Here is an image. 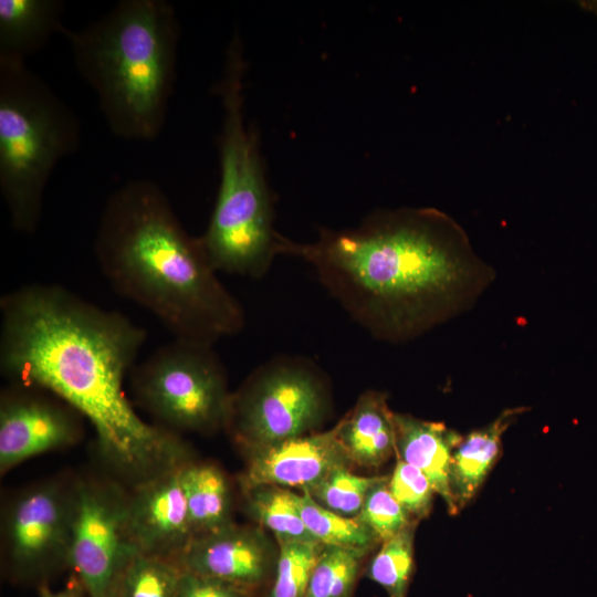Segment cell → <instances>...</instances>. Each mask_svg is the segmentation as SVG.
I'll list each match as a JSON object with an SVG mask.
<instances>
[{"label": "cell", "instance_id": "cell-16", "mask_svg": "<svg viewBox=\"0 0 597 597\" xmlns=\"http://www.w3.org/2000/svg\"><path fill=\"white\" fill-rule=\"evenodd\" d=\"M335 427L353 463L375 468L396 453L394 411L385 392L367 390L362 394Z\"/></svg>", "mask_w": 597, "mask_h": 597}, {"label": "cell", "instance_id": "cell-26", "mask_svg": "<svg viewBox=\"0 0 597 597\" xmlns=\"http://www.w3.org/2000/svg\"><path fill=\"white\" fill-rule=\"evenodd\" d=\"M279 554L268 597H305L321 544L279 541Z\"/></svg>", "mask_w": 597, "mask_h": 597}, {"label": "cell", "instance_id": "cell-2", "mask_svg": "<svg viewBox=\"0 0 597 597\" xmlns=\"http://www.w3.org/2000/svg\"><path fill=\"white\" fill-rule=\"evenodd\" d=\"M276 251L312 265L355 322L394 344L469 311L496 275L464 229L436 208L378 210L356 228H322L307 243L279 233Z\"/></svg>", "mask_w": 597, "mask_h": 597}, {"label": "cell", "instance_id": "cell-12", "mask_svg": "<svg viewBox=\"0 0 597 597\" xmlns=\"http://www.w3.org/2000/svg\"><path fill=\"white\" fill-rule=\"evenodd\" d=\"M277 554L262 527L231 523L193 537L176 563L181 569L253 594L273 579Z\"/></svg>", "mask_w": 597, "mask_h": 597}, {"label": "cell", "instance_id": "cell-20", "mask_svg": "<svg viewBox=\"0 0 597 597\" xmlns=\"http://www.w3.org/2000/svg\"><path fill=\"white\" fill-rule=\"evenodd\" d=\"M243 491L249 514L261 527L271 531L277 542L317 543L302 520L294 492L275 485H258Z\"/></svg>", "mask_w": 597, "mask_h": 597}, {"label": "cell", "instance_id": "cell-9", "mask_svg": "<svg viewBox=\"0 0 597 597\" xmlns=\"http://www.w3.org/2000/svg\"><path fill=\"white\" fill-rule=\"evenodd\" d=\"M76 483L48 480L20 491L2 519L4 561L20 582H40L70 567Z\"/></svg>", "mask_w": 597, "mask_h": 597}, {"label": "cell", "instance_id": "cell-14", "mask_svg": "<svg viewBox=\"0 0 597 597\" xmlns=\"http://www.w3.org/2000/svg\"><path fill=\"white\" fill-rule=\"evenodd\" d=\"M243 449L248 457L241 476L243 489L275 485L307 490L333 470L353 463L336 427Z\"/></svg>", "mask_w": 597, "mask_h": 597}, {"label": "cell", "instance_id": "cell-25", "mask_svg": "<svg viewBox=\"0 0 597 597\" xmlns=\"http://www.w3.org/2000/svg\"><path fill=\"white\" fill-rule=\"evenodd\" d=\"M384 478L358 475L349 467H341L306 491L323 507L343 516L355 517L368 492Z\"/></svg>", "mask_w": 597, "mask_h": 597}, {"label": "cell", "instance_id": "cell-27", "mask_svg": "<svg viewBox=\"0 0 597 597\" xmlns=\"http://www.w3.org/2000/svg\"><path fill=\"white\" fill-rule=\"evenodd\" d=\"M387 481L388 476H385L368 492L356 516L381 543L416 522L391 495Z\"/></svg>", "mask_w": 597, "mask_h": 597}, {"label": "cell", "instance_id": "cell-1", "mask_svg": "<svg viewBox=\"0 0 597 597\" xmlns=\"http://www.w3.org/2000/svg\"><path fill=\"white\" fill-rule=\"evenodd\" d=\"M0 314L2 374L73 407L121 473L137 484L189 461L179 434L146 422L126 396L125 378L147 338L143 327L57 284L4 294Z\"/></svg>", "mask_w": 597, "mask_h": 597}, {"label": "cell", "instance_id": "cell-30", "mask_svg": "<svg viewBox=\"0 0 597 597\" xmlns=\"http://www.w3.org/2000/svg\"><path fill=\"white\" fill-rule=\"evenodd\" d=\"M83 595L85 594L81 586L77 584L76 588H65L56 591L44 590L40 597H83Z\"/></svg>", "mask_w": 597, "mask_h": 597}, {"label": "cell", "instance_id": "cell-23", "mask_svg": "<svg viewBox=\"0 0 597 597\" xmlns=\"http://www.w3.org/2000/svg\"><path fill=\"white\" fill-rule=\"evenodd\" d=\"M180 574L181 568L170 559L135 552L114 597H175Z\"/></svg>", "mask_w": 597, "mask_h": 597}, {"label": "cell", "instance_id": "cell-3", "mask_svg": "<svg viewBox=\"0 0 597 597\" xmlns=\"http://www.w3.org/2000/svg\"><path fill=\"white\" fill-rule=\"evenodd\" d=\"M94 253L112 287L156 316L175 338L213 345L245 324L200 237L190 235L154 181L115 190L102 211Z\"/></svg>", "mask_w": 597, "mask_h": 597}, {"label": "cell", "instance_id": "cell-15", "mask_svg": "<svg viewBox=\"0 0 597 597\" xmlns=\"http://www.w3.org/2000/svg\"><path fill=\"white\" fill-rule=\"evenodd\" d=\"M396 454L418 468L429 479L450 514L459 513L450 486L453 450L461 441L459 432L443 422L429 421L407 413L394 412Z\"/></svg>", "mask_w": 597, "mask_h": 597}, {"label": "cell", "instance_id": "cell-4", "mask_svg": "<svg viewBox=\"0 0 597 597\" xmlns=\"http://www.w3.org/2000/svg\"><path fill=\"white\" fill-rule=\"evenodd\" d=\"M179 34L175 8L166 0H122L82 29L64 28L75 67L117 137L150 142L160 135Z\"/></svg>", "mask_w": 597, "mask_h": 597}, {"label": "cell", "instance_id": "cell-21", "mask_svg": "<svg viewBox=\"0 0 597 597\" xmlns=\"http://www.w3.org/2000/svg\"><path fill=\"white\" fill-rule=\"evenodd\" d=\"M302 520L317 543L369 552L378 542L375 534L356 516L347 517L318 504L306 490L295 493Z\"/></svg>", "mask_w": 597, "mask_h": 597}, {"label": "cell", "instance_id": "cell-13", "mask_svg": "<svg viewBox=\"0 0 597 597\" xmlns=\"http://www.w3.org/2000/svg\"><path fill=\"white\" fill-rule=\"evenodd\" d=\"M181 465L137 483L135 492L127 498L126 511L133 548L175 563L193 538Z\"/></svg>", "mask_w": 597, "mask_h": 597}, {"label": "cell", "instance_id": "cell-10", "mask_svg": "<svg viewBox=\"0 0 597 597\" xmlns=\"http://www.w3.org/2000/svg\"><path fill=\"white\" fill-rule=\"evenodd\" d=\"M127 498L112 484L76 483L70 567L86 597H114L136 552L126 528Z\"/></svg>", "mask_w": 597, "mask_h": 597}, {"label": "cell", "instance_id": "cell-22", "mask_svg": "<svg viewBox=\"0 0 597 597\" xmlns=\"http://www.w3.org/2000/svg\"><path fill=\"white\" fill-rule=\"evenodd\" d=\"M417 522H412L391 538L383 542L370 559L366 576L381 586L388 597H408L415 568L413 537Z\"/></svg>", "mask_w": 597, "mask_h": 597}, {"label": "cell", "instance_id": "cell-19", "mask_svg": "<svg viewBox=\"0 0 597 597\" xmlns=\"http://www.w3.org/2000/svg\"><path fill=\"white\" fill-rule=\"evenodd\" d=\"M180 476L193 537L233 523L229 483L219 468L188 461L181 465Z\"/></svg>", "mask_w": 597, "mask_h": 597}, {"label": "cell", "instance_id": "cell-17", "mask_svg": "<svg viewBox=\"0 0 597 597\" xmlns=\"http://www.w3.org/2000/svg\"><path fill=\"white\" fill-rule=\"evenodd\" d=\"M527 407L504 409L486 426L462 437L450 465V486L460 512L478 494L502 449V437Z\"/></svg>", "mask_w": 597, "mask_h": 597}, {"label": "cell", "instance_id": "cell-28", "mask_svg": "<svg viewBox=\"0 0 597 597\" xmlns=\"http://www.w3.org/2000/svg\"><path fill=\"white\" fill-rule=\"evenodd\" d=\"M387 485L411 520L418 522L431 512L436 492L429 479L418 468L398 459Z\"/></svg>", "mask_w": 597, "mask_h": 597}, {"label": "cell", "instance_id": "cell-18", "mask_svg": "<svg viewBox=\"0 0 597 597\" xmlns=\"http://www.w3.org/2000/svg\"><path fill=\"white\" fill-rule=\"evenodd\" d=\"M60 0H0V61L25 63L62 34Z\"/></svg>", "mask_w": 597, "mask_h": 597}, {"label": "cell", "instance_id": "cell-6", "mask_svg": "<svg viewBox=\"0 0 597 597\" xmlns=\"http://www.w3.org/2000/svg\"><path fill=\"white\" fill-rule=\"evenodd\" d=\"M80 137L75 113L39 75L0 61V191L17 232L39 227L49 179Z\"/></svg>", "mask_w": 597, "mask_h": 597}, {"label": "cell", "instance_id": "cell-5", "mask_svg": "<svg viewBox=\"0 0 597 597\" xmlns=\"http://www.w3.org/2000/svg\"><path fill=\"white\" fill-rule=\"evenodd\" d=\"M243 46L235 32L218 93L223 107L219 138L220 185L200 240L218 272L260 279L277 255L273 206L255 130L245 124Z\"/></svg>", "mask_w": 597, "mask_h": 597}, {"label": "cell", "instance_id": "cell-8", "mask_svg": "<svg viewBox=\"0 0 597 597\" xmlns=\"http://www.w3.org/2000/svg\"><path fill=\"white\" fill-rule=\"evenodd\" d=\"M329 409L326 379L313 360L280 355L232 394L226 428L243 448L264 446L313 432Z\"/></svg>", "mask_w": 597, "mask_h": 597}, {"label": "cell", "instance_id": "cell-24", "mask_svg": "<svg viewBox=\"0 0 597 597\" xmlns=\"http://www.w3.org/2000/svg\"><path fill=\"white\" fill-rule=\"evenodd\" d=\"M367 554L322 545L305 597H353L360 563Z\"/></svg>", "mask_w": 597, "mask_h": 597}, {"label": "cell", "instance_id": "cell-29", "mask_svg": "<svg viewBox=\"0 0 597 597\" xmlns=\"http://www.w3.org/2000/svg\"><path fill=\"white\" fill-rule=\"evenodd\" d=\"M175 597H253L231 584L181 569Z\"/></svg>", "mask_w": 597, "mask_h": 597}, {"label": "cell", "instance_id": "cell-7", "mask_svg": "<svg viewBox=\"0 0 597 597\" xmlns=\"http://www.w3.org/2000/svg\"><path fill=\"white\" fill-rule=\"evenodd\" d=\"M137 405L174 433L226 428L232 394L213 345L175 338L129 374Z\"/></svg>", "mask_w": 597, "mask_h": 597}, {"label": "cell", "instance_id": "cell-11", "mask_svg": "<svg viewBox=\"0 0 597 597\" xmlns=\"http://www.w3.org/2000/svg\"><path fill=\"white\" fill-rule=\"evenodd\" d=\"M82 415L52 392L11 383L0 399V470L7 472L35 455L74 444Z\"/></svg>", "mask_w": 597, "mask_h": 597}]
</instances>
